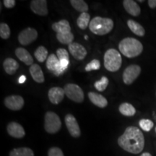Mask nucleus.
<instances>
[{
    "instance_id": "nucleus-1",
    "label": "nucleus",
    "mask_w": 156,
    "mask_h": 156,
    "mask_svg": "<svg viewBox=\"0 0 156 156\" xmlns=\"http://www.w3.org/2000/svg\"><path fill=\"white\" fill-rule=\"evenodd\" d=\"M118 144L128 153L138 154L144 149L145 137L140 129L136 126H129L119 137Z\"/></svg>"
},
{
    "instance_id": "nucleus-2",
    "label": "nucleus",
    "mask_w": 156,
    "mask_h": 156,
    "mask_svg": "<svg viewBox=\"0 0 156 156\" xmlns=\"http://www.w3.org/2000/svg\"><path fill=\"white\" fill-rule=\"evenodd\" d=\"M119 49L123 55L128 58L138 56L143 51L141 42L133 38H125L119 44Z\"/></svg>"
},
{
    "instance_id": "nucleus-3",
    "label": "nucleus",
    "mask_w": 156,
    "mask_h": 156,
    "mask_svg": "<svg viewBox=\"0 0 156 156\" xmlns=\"http://www.w3.org/2000/svg\"><path fill=\"white\" fill-rule=\"evenodd\" d=\"M89 28L93 34L98 36H104L113 30L114 21L110 18L98 16L90 20Z\"/></svg>"
},
{
    "instance_id": "nucleus-4",
    "label": "nucleus",
    "mask_w": 156,
    "mask_h": 156,
    "mask_svg": "<svg viewBox=\"0 0 156 156\" xmlns=\"http://www.w3.org/2000/svg\"><path fill=\"white\" fill-rule=\"evenodd\" d=\"M122 64V56L114 48L107 50L104 54V67L110 72H116L120 69Z\"/></svg>"
},
{
    "instance_id": "nucleus-5",
    "label": "nucleus",
    "mask_w": 156,
    "mask_h": 156,
    "mask_svg": "<svg viewBox=\"0 0 156 156\" xmlns=\"http://www.w3.org/2000/svg\"><path fill=\"white\" fill-rule=\"evenodd\" d=\"M62 122L59 116L53 112H48L45 115L44 128L49 134H55L60 130Z\"/></svg>"
},
{
    "instance_id": "nucleus-6",
    "label": "nucleus",
    "mask_w": 156,
    "mask_h": 156,
    "mask_svg": "<svg viewBox=\"0 0 156 156\" xmlns=\"http://www.w3.org/2000/svg\"><path fill=\"white\" fill-rule=\"evenodd\" d=\"M65 95L74 102L80 103L84 100V93L83 90L76 84H67L64 87Z\"/></svg>"
},
{
    "instance_id": "nucleus-7",
    "label": "nucleus",
    "mask_w": 156,
    "mask_h": 156,
    "mask_svg": "<svg viewBox=\"0 0 156 156\" xmlns=\"http://www.w3.org/2000/svg\"><path fill=\"white\" fill-rule=\"evenodd\" d=\"M141 73V67L136 64H132L125 69L123 73V81L126 85H131Z\"/></svg>"
},
{
    "instance_id": "nucleus-8",
    "label": "nucleus",
    "mask_w": 156,
    "mask_h": 156,
    "mask_svg": "<svg viewBox=\"0 0 156 156\" xmlns=\"http://www.w3.org/2000/svg\"><path fill=\"white\" fill-rule=\"evenodd\" d=\"M37 38H38V32L36 29L27 28L19 34L18 41L23 46H26L36 41Z\"/></svg>"
},
{
    "instance_id": "nucleus-9",
    "label": "nucleus",
    "mask_w": 156,
    "mask_h": 156,
    "mask_svg": "<svg viewBox=\"0 0 156 156\" xmlns=\"http://www.w3.org/2000/svg\"><path fill=\"white\" fill-rule=\"evenodd\" d=\"M4 103L7 108L12 111H19L23 108L25 101L23 98L20 95H13L6 97Z\"/></svg>"
},
{
    "instance_id": "nucleus-10",
    "label": "nucleus",
    "mask_w": 156,
    "mask_h": 156,
    "mask_svg": "<svg viewBox=\"0 0 156 156\" xmlns=\"http://www.w3.org/2000/svg\"><path fill=\"white\" fill-rule=\"evenodd\" d=\"M66 126L69 131L70 135L73 136V137H79L81 134L80 128L79 124L76 120L75 117L73 114H67L64 119Z\"/></svg>"
},
{
    "instance_id": "nucleus-11",
    "label": "nucleus",
    "mask_w": 156,
    "mask_h": 156,
    "mask_svg": "<svg viewBox=\"0 0 156 156\" xmlns=\"http://www.w3.org/2000/svg\"><path fill=\"white\" fill-rule=\"evenodd\" d=\"M68 49L71 55H73L75 59L79 61L83 60L87 55V51L85 48L78 43H72L68 46Z\"/></svg>"
},
{
    "instance_id": "nucleus-12",
    "label": "nucleus",
    "mask_w": 156,
    "mask_h": 156,
    "mask_svg": "<svg viewBox=\"0 0 156 156\" xmlns=\"http://www.w3.org/2000/svg\"><path fill=\"white\" fill-rule=\"evenodd\" d=\"M30 9L35 14L46 16L48 13L46 0H33L30 2Z\"/></svg>"
},
{
    "instance_id": "nucleus-13",
    "label": "nucleus",
    "mask_w": 156,
    "mask_h": 156,
    "mask_svg": "<svg viewBox=\"0 0 156 156\" xmlns=\"http://www.w3.org/2000/svg\"><path fill=\"white\" fill-rule=\"evenodd\" d=\"M7 133L11 136L17 138V139L24 137V136L25 135L24 128L18 123L15 122L9 123L7 126Z\"/></svg>"
},
{
    "instance_id": "nucleus-14",
    "label": "nucleus",
    "mask_w": 156,
    "mask_h": 156,
    "mask_svg": "<svg viewBox=\"0 0 156 156\" xmlns=\"http://www.w3.org/2000/svg\"><path fill=\"white\" fill-rule=\"evenodd\" d=\"M64 95H65L64 90L58 87H51L48 93L49 101L54 105H57L61 103L64 99Z\"/></svg>"
},
{
    "instance_id": "nucleus-15",
    "label": "nucleus",
    "mask_w": 156,
    "mask_h": 156,
    "mask_svg": "<svg viewBox=\"0 0 156 156\" xmlns=\"http://www.w3.org/2000/svg\"><path fill=\"white\" fill-rule=\"evenodd\" d=\"M123 6L129 14L132 16H138L141 12V9H140V6L133 0H124L123 1Z\"/></svg>"
},
{
    "instance_id": "nucleus-16",
    "label": "nucleus",
    "mask_w": 156,
    "mask_h": 156,
    "mask_svg": "<svg viewBox=\"0 0 156 156\" xmlns=\"http://www.w3.org/2000/svg\"><path fill=\"white\" fill-rule=\"evenodd\" d=\"M15 55L17 58L28 66H32L34 63V58L30 54L23 48H17L15 50Z\"/></svg>"
},
{
    "instance_id": "nucleus-17",
    "label": "nucleus",
    "mask_w": 156,
    "mask_h": 156,
    "mask_svg": "<svg viewBox=\"0 0 156 156\" xmlns=\"http://www.w3.org/2000/svg\"><path fill=\"white\" fill-rule=\"evenodd\" d=\"M88 98L90 101L92 102L95 106L99 107V108H105L108 105V101L107 99L103 95H101L98 93L94 92L88 93Z\"/></svg>"
},
{
    "instance_id": "nucleus-18",
    "label": "nucleus",
    "mask_w": 156,
    "mask_h": 156,
    "mask_svg": "<svg viewBox=\"0 0 156 156\" xmlns=\"http://www.w3.org/2000/svg\"><path fill=\"white\" fill-rule=\"evenodd\" d=\"M30 73L31 77L38 83H43L45 81V78L41 68L36 64H34L30 67Z\"/></svg>"
},
{
    "instance_id": "nucleus-19",
    "label": "nucleus",
    "mask_w": 156,
    "mask_h": 156,
    "mask_svg": "<svg viewBox=\"0 0 156 156\" xmlns=\"http://www.w3.org/2000/svg\"><path fill=\"white\" fill-rule=\"evenodd\" d=\"M52 29L57 34H68L71 32V27L69 22L66 20H61L52 25Z\"/></svg>"
},
{
    "instance_id": "nucleus-20",
    "label": "nucleus",
    "mask_w": 156,
    "mask_h": 156,
    "mask_svg": "<svg viewBox=\"0 0 156 156\" xmlns=\"http://www.w3.org/2000/svg\"><path fill=\"white\" fill-rule=\"evenodd\" d=\"M3 67L6 73L9 75H14L19 68V64L12 58H7L4 61Z\"/></svg>"
},
{
    "instance_id": "nucleus-21",
    "label": "nucleus",
    "mask_w": 156,
    "mask_h": 156,
    "mask_svg": "<svg viewBox=\"0 0 156 156\" xmlns=\"http://www.w3.org/2000/svg\"><path fill=\"white\" fill-rule=\"evenodd\" d=\"M46 67L49 71L55 73L60 67V62L55 54H51L48 56L46 61Z\"/></svg>"
},
{
    "instance_id": "nucleus-22",
    "label": "nucleus",
    "mask_w": 156,
    "mask_h": 156,
    "mask_svg": "<svg viewBox=\"0 0 156 156\" xmlns=\"http://www.w3.org/2000/svg\"><path fill=\"white\" fill-rule=\"evenodd\" d=\"M127 25L129 28L131 30L134 34L138 36H144L145 34V30L143 27L140 23H138L133 20H129L127 21Z\"/></svg>"
},
{
    "instance_id": "nucleus-23",
    "label": "nucleus",
    "mask_w": 156,
    "mask_h": 156,
    "mask_svg": "<svg viewBox=\"0 0 156 156\" xmlns=\"http://www.w3.org/2000/svg\"><path fill=\"white\" fill-rule=\"evenodd\" d=\"M119 112L125 116H133L136 114V109L129 103H123L119 108Z\"/></svg>"
},
{
    "instance_id": "nucleus-24",
    "label": "nucleus",
    "mask_w": 156,
    "mask_h": 156,
    "mask_svg": "<svg viewBox=\"0 0 156 156\" xmlns=\"http://www.w3.org/2000/svg\"><path fill=\"white\" fill-rule=\"evenodd\" d=\"M9 156H34V153L30 148H15L9 153Z\"/></svg>"
},
{
    "instance_id": "nucleus-25",
    "label": "nucleus",
    "mask_w": 156,
    "mask_h": 156,
    "mask_svg": "<svg viewBox=\"0 0 156 156\" xmlns=\"http://www.w3.org/2000/svg\"><path fill=\"white\" fill-rule=\"evenodd\" d=\"M90 16L88 13H81V15H80V17H78L77 20V24L78 27L82 29V30H85L89 26L90 23Z\"/></svg>"
},
{
    "instance_id": "nucleus-26",
    "label": "nucleus",
    "mask_w": 156,
    "mask_h": 156,
    "mask_svg": "<svg viewBox=\"0 0 156 156\" xmlns=\"http://www.w3.org/2000/svg\"><path fill=\"white\" fill-rule=\"evenodd\" d=\"M34 56L39 62H44L48 57V50L46 49V47L43 46H38L37 49L35 51Z\"/></svg>"
},
{
    "instance_id": "nucleus-27",
    "label": "nucleus",
    "mask_w": 156,
    "mask_h": 156,
    "mask_svg": "<svg viewBox=\"0 0 156 156\" xmlns=\"http://www.w3.org/2000/svg\"><path fill=\"white\" fill-rule=\"evenodd\" d=\"M70 3L74 8L80 12H87L88 10V5L83 0H71Z\"/></svg>"
},
{
    "instance_id": "nucleus-28",
    "label": "nucleus",
    "mask_w": 156,
    "mask_h": 156,
    "mask_svg": "<svg viewBox=\"0 0 156 156\" xmlns=\"http://www.w3.org/2000/svg\"><path fill=\"white\" fill-rule=\"evenodd\" d=\"M56 38L61 44L69 45L73 43L74 35L71 32L68 34H56Z\"/></svg>"
},
{
    "instance_id": "nucleus-29",
    "label": "nucleus",
    "mask_w": 156,
    "mask_h": 156,
    "mask_svg": "<svg viewBox=\"0 0 156 156\" xmlns=\"http://www.w3.org/2000/svg\"><path fill=\"white\" fill-rule=\"evenodd\" d=\"M108 85V79L106 77H102L100 80L96 81L95 83V87L98 91H104L106 89Z\"/></svg>"
},
{
    "instance_id": "nucleus-30",
    "label": "nucleus",
    "mask_w": 156,
    "mask_h": 156,
    "mask_svg": "<svg viewBox=\"0 0 156 156\" xmlns=\"http://www.w3.org/2000/svg\"><path fill=\"white\" fill-rule=\"evenodd\" d=\"M10 28L6 23H2L0 24V36L2 39H7L10 36Z\"/></svg>"
},
{
    "instance_id": "nucleus-31",
    "label": "nucleus",
    "mask_w": 156,
    "mask_h": 156,
    "mask_svg": "<svg viewBox=\"0 0 156 156\" xmlns=\"http://www.w3.org/2000/svg\"><path fill=\"white\" fill-rule=\"evenodd\" d=\"M139 125L143 131L150 132L152 129V128L153 127L154 124L151 120L143 119H141L140 121Z\"/></svg>"
},
{
    "instance_id": "nucleus-32",
    "label": "nucleus",
    "mask_w": 156,
    "mask_h": 156,
    "mask_svg": "<svg viewBox=\"0 0 156 156\" xmlns=\"http://www.w3.org/2000/svg\"><path fill=\"white\" fill-rule=\"evenodd\" d=\"M101 63L99 60L93 59L90 63H88L85 67V71L90 72L92 70H97L100 69Z\"/></svg>"
},
{
    "instance_id": "nucleus-33",
    "label": "nucleus",
    "mask_w": 156,
    "mask_h": 156,
    "mask_svg": "<svg viewBox=\"0 0 156 156\" xmlns=\"http://www.w3.org/2000/svg\"><path fill=\"white\" fill-rule=\"evenodd\" d=\"M56 56H57L59 61L64 59L69 60V54H68L67 51L64 49V48H58V49H57V51H56Z\"/></svg>"
},
{
    "instance_id": "nucleus-34",
    "label": "nucleus",
    "mask_w": 156,
    "mask_h": 156,
    "mask_svg": "<svg viewBox=\"0 0 156 156\" xmlns=\"http://www.w3.org/2000/svg\"><path fill=\"white\" fill-rule=\"evenodd\" d=\"M48 156H64L63 152L60 148L54 147L50 148L48 152Z\"/></svg>"
},
{
    "instance_id": "nucleus-35",
    "label": "nucleus",
    "mask_w": 156,
    "mask_h": 156,
    "mask_svg": "<svg viewBox=\"0 0 156 156\" xmlns=\"http://www.w3.org/2000/svg\"><path fill=\"white\" fill-rule=\"evenodd\" d=\"M3 3L5 7H7L8 9H11L15 7L16 2L15 0H4Z\"/></svg>"
},
{
    "instance_id": "nucleus-36",
    "label": "nucleus",
    "mask_w": 156,
    "mask_h": 156,
    "mask_svg": "<svg viewBox=\"0 0 156 156\" xmlns=\"http://www.w3.org/2000/svg\"><path fill=\"white\" fill-rule=\"evenodd\" d=\"M148 5L152 9H154L156 7V0H149L148 1Z\"/></svg>"
},
{
    "instance_id": "nucleus-37",
    "label": "nucleus",
    "mask_w": 156,
    "mask_h": 156,
    "mask_svg": "<svg viewBox=\"0 0 156 156\" xmlns=\"http://www.w3.org/2000/svg\"><path fill=\"white\" fill-rule=\"evenodd\" d=\"M25 80H26V77H25V75H22V76H20V77L19 83H23Z\"/></svg>"
},
{
    "instance_id": "nucleus-38",
    "label": "nucleus",
    "mask_w": 156,
    "mask_h": 156,
    "mask_svg": "<svg viewBox=\"0 0 156 156\" xmlns=\"http://www.w3.org/2000/svg\"><path fill=\"white\" fill-rule=\"evenodd\" d=\"M140 156H152V155L149 153H142Z\"/></svg>"
},
{
    "instance_id": "nucleus-39",
    "label": "nucleus",
    "mask_w": 156,
    "mask_h": 156,
    "mask_svg": "<svg viewBox=\"0 0 156 156\" xmlns=\"http://www.w3.org/2000/svg\"><path fill=\"white\" fill-rule=\"evenodd\" d=\"M85 38L87 40V36H85Z\"/></svg>"
},
{
    "instance_id": "nucleus-40",
    "label": "nucleus",
    "mask_w": 156,
    "mask_h": 156,
    "mask_svg": "<svg viewBox=\"0 0 156 156\" xmlns=\"http://www.w3.org/2000/svg\"><path fill=\"white\" fill-rule=\"evenodd\" d=\"M155 132H156V127H155Z\"/></svg>"
}]
</instances>
